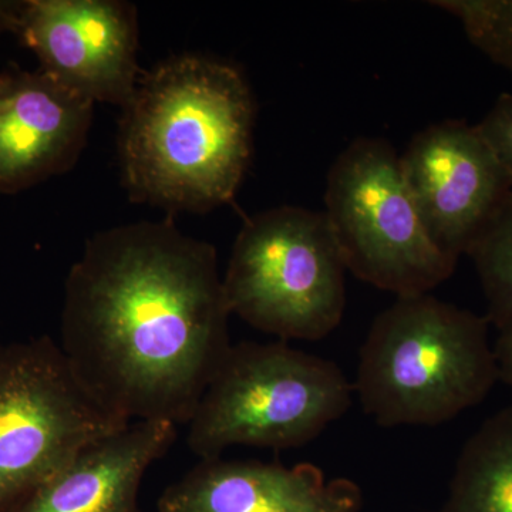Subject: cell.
<instances>
[{"label": "cell", "instance_id": "277c9868", "mask_svg": "<svg viewBox=\"0 0 512 512\" xmlns=\"http://www.w3.org/2000/svg\"><path fill=\"white\" fill-rule=\"evenodd\" d=\"M353 393L335 362L284 340L231 345L188 421L187 444L201 460L232 446L302 447L348 413Z\"/></svg>", "mask_w": 512, "mask_h": 512}, {"label": "cell", "instance_id": "7a4b0ae2", "mask_svg": "<svg viewBox=\"0 0 512 512\" xmlns=\"http://www.w3.org/2000/svg\"><path fill=\"white\" fill-rule=\"evenodd\" d=\"M121 110V175L134 201L195 212L234 200L251 161L255 119L238 69L171 57L141 74Z\"/></svg>", "mask_w": 512, "mask_h": 512}, {"label": "cell", "instance_id": "9c48e42d", "mask_svg": "<svg viewBox=\"0 0 512 512\" xmlns=\"http://www.w3.org/2000/svg\"><path fill=\"white\" fill-rule=\"evenodd\" d=\"M39 70L84 99L123 109L141 74L136 6L121 0H26L18 35Z\"/></svg>", "mask_w": 512, "mask_h": 512}, {"label": "cell", "instance_id": "2e32d148", "mask_svg": "<svg viewBox=\"0 0 512 512\" xmlns=\"http://www.w3.org/2000/svg\"><path fill=\"white\" fill-rule=\"evenodd\" d=\"M476 126L512 181V94H501Z\"/></svg>", "mask_w": 512, "mask_h": 512}, {"label": "cell", "instance_id": "ac0fdd59", "mask_svg": "<svg viewBox=\"0 0 512 512\" xmlns=\"http://www.w3.org/2000/svg\"><path fill=\"white\" fill-rule=\"evenodd\" d=\"M25 9L26 0H0V33L18 35Z\"/></svg>", "mask_w": 512, "mask_h": 512}, {"label": "cell", "instance_id": "7c38bea8", "mask_svg": "<svg viewBox=\"0 0 512 512\" xmlns=\"http://www.w3.org/2000/svg\"><path fill=\"white\" fill-rule=\"evenodd\" d=\"M175 439L173 423L131 421L84 447L6 512H141V481Z\"/></svg>", "mask_w": 512, "mask_h": 512}, {"label": "cell", "instance_id": "52a82bcc", "mask_svg": "<svg viewBox=\"0 0 512 512\" xmlns=\"http://www.w3.org/2000/svg\"><path fill=\"white\" fill-rule=\"evenodd\" d=\"M128 423L87 392L49 336L0 343V512Z\"/></svg>", "mask_w": 512, "mask_h": 512}, {"label": "cell", "instance_id": "5bb4252c", "mask_svg": "<svg viewBox=\"0 0 512 512\" xmlns=\"http://www.w3.org/2000/svg\"><path fill=\"white\" fill-rule=\"evenodd\" d=\"M468 256L487 302L485 318L494 328L503 329L512 323V194Z\"/></svg>", "mask_w": 512, "mask_h": 512}, {"label": "cell", "instance_id": "6da1fadb", "mask_svg": "<svg viewBox=\"0 0 512 512\" xmlns=\"http://www.w3.org/2000/svg\"><path fill=\"white\" fill-rule=\"evenodd\" d=\"M217 249L174 221L99 232L64 282L60 348L126 421L188 424L231 348Z\"/></svg>", "mask_w": 512, "mask_h": 512}, {"label": "cell", "instance_id": "8fae6325", "mask_svg": "<svg viewBox=\"0 0 512 512\" xmlns=\"http://www.w3.org/2000/svg\"><path fill=\"white\" fill-rule=\"evenodd\" d=\"M363 491L350 478L326 480L311 463L201 460L168 485L158 512H360Z\"/></svg>", "mask_w": 512, "mask_h": 512}, {"label": "cell", "instance_id": "e0dca14e", "mask_svg": "<svg viewBox=\"0 0 512 512\" xmlns=\"http://www.w3.org/2000/svg\"><path fill=\"white\" fill-rule=\"evenodd\" d=\"M494 343V355L497 360L498 379L512 387V323L498 330Z\"/></svg>", "mask_w": 512, "mask_h": 512}, {"label": "cell", "instance_id": "8992f818", "mask_svg": "<svg viewBox=\"0 0 512 512\" xmlns=\"http://www.w3.org/2000/svg\"><path fill=\"white\" fill-rule=\"evenodd\" d=\"M325 215L360 281L396 296L424 295L457 268L430 238L389 141L360 137L330 167Z\"/></svg>", "mask_w": 512, "mask_h": 512}, {"label": "cell", "instance_id": "5b68a950", "mask_svg": "<svg viewBox=\"0 0 512 512\" xmlns=\"http://www.w3.org/2000/svg\"><path fill=\"white\" fill-rule=\"evenodd\" d=\"M346 272L325 212L284 205L245 222L222 285L231 315L252 328L316 342L342 322Z\"/></svg>", "mask_w": 512, "mask_h": 512}, {"label": "cell", "instance_id": "30bf717a", "mask_svg": "<svg viewBox=\"0 0 512 512\" xmlns=\"http://www.w3.org/2000/svg\"><path fill=\"white\" fill-rule=\"evenodd\" d=\"M94 103L42 70L0 72V194H18L69 171L92 126Z\"/></svg>", "mask_w": 512, "mask_h": 512}, {"label": "cell", "instance_id": "9a60e30c", "mask_svg": "<svg viewBox=\"0 0 512 512\" xmlns=\"http://www.w3.org/2000/svg\"><path fill=\"white\" fill-rule=\"evenodd\" d=\"M433 5L454 16L481 53L512 73V0H439Z\"/></svg>", "mask_w": 512, "mask_h": 512}, {"label": "cell", "instance_id": "4fadbf2b", "mask_svg": "<svg viewBox=\"0 0 512 512\" xmlns=\"http://www.w3.org/2000/svg\"><path fill=\"white\" fill-rule=\"evenodd\" d=\"M440 512H512V406L468 437Z\"/></svg>", "mask_w": 512, "mask_h": 512}, {"label": "cell", "instance_id": "ba28073f", "mask_svg": "<svg viewBox=\"0 0 512 512\" xmlns=\"http://www.w3.org/2000/svg\"><path fill=\"white\" fill-rule=\"evenodd\" d=\"M400 167L424 228L451 258L470 249L512 194L510 175L477 126L446 120L412 138Z\"/></svg>", "mask_w": 512, "mask_h": 512}, {"label": "cell", "instance_id": "3957f363", "mask_svg": "<svg viewBox=\"0 0 512 512\" xmlns=\"http://www.w3.org/2000/svg\"><path fill=\"white\" fill-rule=\"evenodd\" d=\"M490 326L430 293L397 296L360 348L363 412L384 429L436 427L483 403L500 382Z\"/></svg>", "mask_w": 512, "mask_h": 512}]
</instances>
